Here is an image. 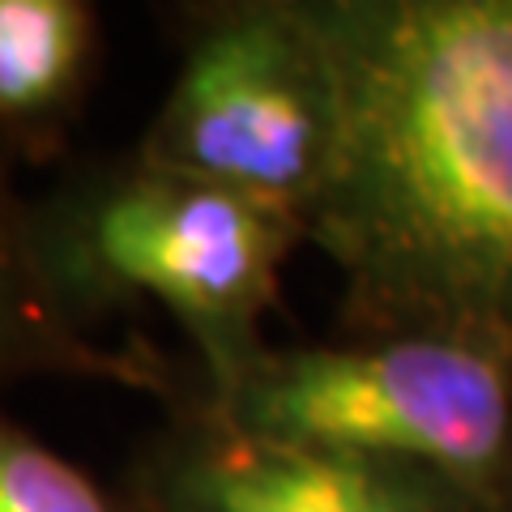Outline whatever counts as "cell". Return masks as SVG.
I'll return each mask as SVG.
<instances>
[{
  "mask_svg": "<svg viewBox=\"0 0 512 512\" xmlns=\"http://www.w3.org/2000/svg\"><path fill=\"white\" fill-rule=\"evenodd\" d=\"M338 99L303 244L350 329L512 363V0H295Z\"/></svg>",
  "mask_w": 512,
  "mask_h": 512,
  "instance_id": "obj_1",
  "label": "cell"
},
{
  "mask_svg": "<svg viewBox=\"0 0 512 512\" xmlns=\"http://www.w3.org/2000/svg\"><path fill=\"white\" fill-rule=\"evenodd\" d=\"M137 512H487L436 470L248 436L201 410L158 444Z\"/></svg>",
  "mask_w": 512,
  "mask_h": 512,
  "instance_id": "obj_5",
  "label": "cell"
},
{
  "mask_svg": "<svg viewBox=\"0 0 512 512\" xmlns=\"http://www.w3.org/2000/svg\"><path fill=\"white\" fill-rule=\"evenodd\" d=\"M56 299L77 312L158 303L197 346L210 397L261 355V316L278 295L303 222L133 158L30 214Z\"/></svg>",
  "mask_w": 512,
  "mask_h": 512,
  "instance_id": "obj_2",
  "label": "cell"
},
{
  "mask_svg": "<svg viewBox=\"0 0 512 512\" xmlns=\"http://www.w3.org/2000/svg\"><path fill=\"white\" fill-rule=\"evenodd\" d=\"M0 512H120L90 478L0 419Z\"/></svg>",
  "mask_w": 512,
  "mask_h": 512,
  "instance_id": "obj_8",
  "label": "cell"
},
{
  "mask_svg": "<svg viewBox=\"0 0 512 512\" xmlns=\"http://www.w3.org/2000/svg\"><path fill=\"white\" fill-rule=\"evenodd\" d=\"M338 141V99L295 0L197 22L137 158L308 218Z\"/></svg>",
  "mask_w": 512,
  "mask_h": 512,
  "instance_id": "obj_4",
  "label": "cell"
},
{
  "mask_svg": "<svg viewBox=\"0 0 512 512\" xmlns=\"http://www.w3.org/2000/svg\"><path fill=\"white\" fill-rule=\"evenodd\" d=\"M90 43L82 0H0V128L52 124L82 90Z\"/></svg>",
  "mask_w": 512,
  "mask_h": 512,
  "instance_id": "obj_7",
  "label": "cell"
},
{
  "mask_svg": "<svg viewBox=\"0 0 512 512\" xmlns=\"http://www.w3.org/2000/svg\"><path fill=\"white\" fill-rule=\"evenodd\" d=\"M26 372H103L146 380L120 355L77 338V316L56 299L35 248V222L0 175V380Z\"/></svg>",
  "mask_w": 512,
  "mask_h": 512,
  "instance_id": "obj_6",
  "label": "cell"
},
{
  "mask_svg": "<svg viewBox=\"0 0 512 512\" xmlns=\"http://www.w3.org/2000/svg\"><path fill=\"white\" fill-rule=\"evenodd\" d=\"M205 410L248 436L436 470L512 512V363L483 346L423 333L265 346Z\"/></svg>",
  "mask_w": 512,
  "mask_h": 512,
  "instance_id": "obj_3",
  "label": "cell"
}]
</instances>
